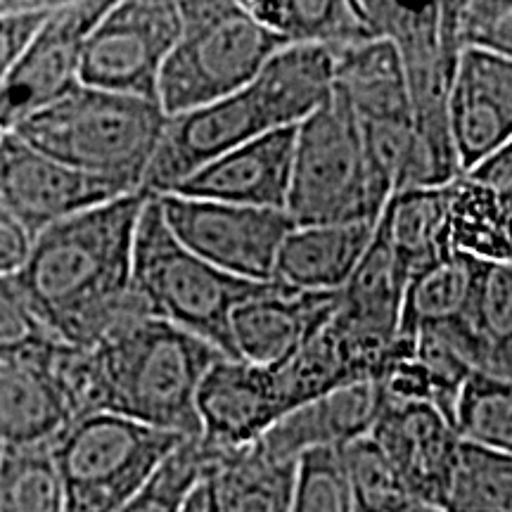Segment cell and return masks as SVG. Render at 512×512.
I'll use <instances>...</instances> for the list:
<instances>
[{
    "label": "cell",
    "instance_id": "21",
    "mask_svg": "<svg viewBox=\"0 0 512 512\" xmlns=\"http://www.w3.org/2000/svg\"><path fill=\"white\" fill-rule=\"evenodd\" d=\"M278 128H299L335 95L337 57L325 46H285L252 81Z\"/></svg>",
    "mask_w": 512,
    "mask_h": 512
},
{
    "label": "cell",
    "instance_id": "12",
    "mask_svg": "<svg viewBox=\"0 0 512 512\" xmlns=\"http://www.w3.org/2000/svg\"><path fill=\"white\" fill-rule=\"evenodd\" d=\"M124 185L86 174L31 147L15 131L0 143V207L31 238L57 221L131 195Z\"/></svg>",
    "mask_w": 512,
    "mask_h": 512
},
{
    "label": "cell",
    "instance_id": "39",
    "mask_svg": "<svg viewBox=\"0 0 512 512\" xmlns=\"http://www.w3.org/2000/svg\"><path fill=\"white\" fill-rule=\"evenodd\" d=\"M31 247V235L0 207V275H15Z\"/></svg>",
    "mask_w": 512,
    "mask_h": 512
},
{
    "label": "cell",
    "instance_id": "13",
    "mask_svg": "<svg viewBox=\"0 0 512 512\" xmlns=\"http://www.w3.org/2000/svg\"><path fill=\"white\" fill-rule=\"evenodd\" d=\"M202 441L216 453L259 444L287 415L275 370L242 358H221L197 394Z\"/></svg>",
    "mask_w": 512,
    "mask_h": 512
},
{
    "label": "cell",
    "instance_id": "27",
    "mask_svg": "<svg viewBox=\"0 0 512 512\" xmlns=\"http://www.w3.org/2000/svg\"><path fill=\"white\" fill-rule=\"evenodd\" d=\"M451 252L479 264H512V219L470 176L453 183Z\"/></svg>",
    "mask_w": 512,
    "mask_h": 512
},
{
    "label": "cell",
    "instance_id": "19",
    "mask_svg": "<svg viewBox=\"0 0 512 512\" xmlns=\"http://www.w3.org/2000/svg\"><path fill=\"white\" fill-rule=\"evenodd\" d=\"M377 221L294 226L280 247L273 283L299 292H342L373 245Z\"/></svg>",
    "mask_w": 512,
    "mask_h": 512
},
{
    "label": "cell",
    "instance_id": "14",
    "mask_svg": "<svg viewBox=\"0 0 512 512\" xmlns=\"http://www.w3.org/2000/svg\"><path fill=\"white\" fill-rule=\"evenodd\" d=\"M370 437L392 460L415 501L444 508L460 439L437 406L384 401Z\"/></svg>",
    "mask_w": 512,
    "mask_h": 512
},
{
    "label": "cell",
    "instance_id": "38",
    "mask_svg": "<svg viewBox=\"0 0 512 512\" xmlns=\"http://www.w3.org/2000/svg\"><path fill=\"white\" fill-rule=\"evenodd\" d=\"M465 176L484 185L512 219V140L494 155L486 157L484 162H479L475 169L467 171Z\"/></svg>",
    "mask_w": 512,
    "mask_h": 512
},
{
    "label": "cell",
    "instance_id": "25",
    "mask_svg": "<svg viewBox=\"0 0 512 512\" xmlns=\"http://www.w3.org/2000/svg\"><path fill=\"white\" fill-rule=\"evenodd\" d=\"M297 463L278 460L259 444L219 453L214 465L221 512H290Z\"/></svg>",
    "mask_w": 512,
    "mask_h": 512
},
{
    "label": "cell",
    "instance_id": "4",
    "mask_svg": "<svg viewBox=\"0 0 512 512\" xmlns=\"http://www.w3.org/2000/svg\"><path fill=\"white\" fill-rule=\"evenodd\" d=\"M181 34L159 81V105L174 117L245 91L287 43L240 0H185Z\"/></svg>",
    "mask_w": 512,
    "mask_h": 512
},
{
    "label": "cell",
    "instance_id": "7",
    "mask_svg": "<svg viewBox=\"0 0 512 512\" xmlns=\"http://www.w3.org/2000/svg\"><path fill=\"white\" fill-rule=\"evenodd\" d=\"M185 437L112 413L83 415L50 441L67 512H117Z\"/></svg>",
    "mask_w": 512,
    "mask_h": 512
},
{
    "label": "cell",
    "instance_id": "5",
    "mask_svg": "<svg viewBox=\"0 0 512 512\" xmlns=\"http://www.w3.org/2000/svg\"><path fill=\"white\" fill-rule=\"evenodd\" d=\"M131 280L152 316L204 339L226 358H238L233 311L268 285L235 278L192 254L166 226L157 197L140 216Z\"/></svg>",
    "mask_w": 512,
    "mask_h": 512
},
{
    "label": "cell",
    "instance_id": "40",
    "mask_svg": "<svg viewBox=\"0 0 512 512\" xmlns=\"http://www.w3.org/2000/svg\"><path fill=\"white\" fill-rule=\"evenodd\" d=\"M181 512H221V498L219 486H216L214 467L195 484V489L185 498Z\"/></svg>",
    "mask_w": 512,
    "mask_h": 512
},
{
    "label": "cell",
    "instance_id": "20",
    "mask_svg": "<svg viewBox=\"0 0 512 512\" xmlns=\"http://www.w3.org/2000/svg\"><path fill=\"white\" fill-rule=\"evenodd\" d=\"M55 347L34 356L0 358V456L8 448L50 444L72 422L50 370Z\"/></svg>",
    "mask_w": 512,
    "mask_h": 512
},
{
    "label": "cell",
    "instance_id": "36",
    "mask_svg": "<svg viewBox=\"0 0 512 512\" xmlns=\"http://www.w3.org/2000/svg\"><path fill=\"white\" fill-rule=\"evenodd\" d=\"M456 24L463 48L489 50L512 60V0L456 3Z\"/></svg>",
    "mask_w": 512,
    "mask_h": 512
},
{
    "label": "cell",
    "instance_id": "1",
    "mask_svg": "<svg viewBox=\"0 0 512 512\" xmlns=\"http://www.w3.org/2000/svg\"><path fill=\"white\" fill-rule=\"evenodd\" d=\"M145 190L86 209L31 238L15 280L62 344L95 349L145 318H155L133 287V249Z\"/></svg>",
    "mask_w": 512,
    "mask_h": 512
},
{
    "label": "cell",
    "instance_id": "9",
    "mask_svg": "<svg viewBox=\"0 0 512 512\" xmlns=\"http://www.w3.org/2000/svg\"><path fill=\"white\" fill-rule=\"evenodd\" d=\"M166 226L192 254L249 283H273L275 261L290 230L287 211L242 207L185 195H159Z\"/></svg>",
    "mask_w": 512,
    "mask_h": 512
},
{
    "label": "cell",
    "instance_id": "30",
    "mask_svg": "<svg viewBox=\"0 0 512 512\" xmlns=\"http://www.w3.org/2000/svg\"><path fill=\"white\" fill-rule=\"evenodd\" d=\"M0 512H67L53 446H17L0 456Z\"/></svg>",
    "mask_w": 512,
    "mask_h": 512
},
{
    "label": "cell",
    "instance_id": "42",
    "mask_svg": "<svg viewBox=\"0 0 512 512\" xmlns=\"http://www.w3.org/2000/svg\"><path fill=\"white\" fill-rule=\"evenodd\" d=\"M399 512H446L444 508H439V505H430V503H422V501H413L406 505V508H401Z\"/></svg>",
    "mask_w": 512,
    "mask_h": 512
},
{
    "label": "cell",
    "instance_id": "32",
    "mask_svg": "<svg viewBox=\"0 0 512 512\" xmlns=\"http://www.w3.org/2000/svg\"><path fill=\"white\" fill-rule=\"evenodd\" d=\"M356 512H399L413 501L399 470L373 437L342 448Z\"/></svg>",
    "mask_w": 512,
    "mask_h": 512
},
{
    "label": "cell",
    "instance_id": "18",
    "mask_svg": "<svg viewBox=\"0 0 512 512\" xmlns=\"http://www.w3.org/2000/svg\"><path fill=\"white\" fill-rule=\"evenodd\" d=\"M382 406V389L375 382L351 384L285 415L259 446L268 456L299 463L318 448H344L370 437Z\"/></svg>",
    "mask_w": 512,
    "mask_h": 512
},
{
    "label": "cell",
    "instance_id": "41",
    "mask_svg": "<svg viewBox=\"0 0 512 512\" xmlns=\"http://www.w3.org/2000/svg\"><path fill=\"white\" fill-rule=\"evenodd\" d=\"M48 5V0H0V17L19 15V12H31Z\"/></svg>",
    "mask_w": 512,
    "mask_h": 512
},
{
    "label": "cell",
    "instance_id": "17",
    "mask_svg": "<svg viewBox=\"0 0 512 512\" xmlns=\"http://www.w3.org/2000/svg\"><path fill=\"white\" fill-rule=\"evenodd\" d=\"M294 147H297V128L268 131L204 166L174 190V195L287 211Z\"/></svg>",
    "mask_w": 512,
    "mask_h": 512
},
{
    "label": "cell",
    "instance_id": "33",
    "mask_svg": "<svg viewBox=\"0 0 512 512\" xmlns=\"http://www.w3.org/2000/svg\"><path fill=\"white\" fill-rule=\"evenodd\" d=\"M219 453L202 439H188L164 460L143 489L117 512H181L195 484L214 467Z\"/></svg>",
    "mask_w": 512,
    "mask_h": 512
},
{
    "label": "cell",
    "instance_id": "2",
    "mask_svg": "<svg viewBox=\"0 0 512 512\" xmlns=\"http://www.w3.org/2000/svg\"><path fill=\"white\" fill-rule=\"evenodd\" d=\"M226 358L204 339L162 318H145L95 349L57 344L50 356L72 420L112 413L140 425L202 439L197 394Z\"/></svg>",
    "mask_w": 512,
    "mask_h": 512
},
{
    "label": "cell",
    "instance_id": "23",
    "mask_svg": "<svg viewBox=\"0 0 512 512\" xmlns=\"http://www.w3.org/2000/svg\"><path fill=\"white\" fill-rule=\"evenodd\" d=\"M451 195L453 183L446 188L396 192L377 221L411 278L453 254Z\"/></svg>",
    "mask_w": 512,
    "mask_h": 512
},
{
    "label": "cell",
    "instance_id": "3",
    "mask_svg": "<svg viewBox=\"0 0 512 512\" xmlns=\"http://www.w3.org/2000/svg\"><path fill=\"white\" fill-rule=\"evenodd\" d=\"M169 114L159 102L81 86L22 121L31 147L86 174L143 190Z\"/></svg>",
    "mask_w": 512,
    "mask_h": 512
},
{
    "label": "cell",
    "instance_id": "11",
    "mask_svg": "<svg viewBox=\"0 0 512 512\" xmlns=\"http://www.w3.org/2000/svg\"><path fill=\"white\" fill-rule=\"evenodd\" d=\"M268 131L278 126L254 83L230 98L174 114L166 121L143 190L152 197L169 195L204 166Z\"/></svg>",
    "mask_w": 512,
    "mask_h": 512
},
{
    "label": "cell",
    "instance_id": "10",
    "mask_svg": "<svg viewBox=\"0 0 512 512\" xmlns=\"http://www.w3.org/2000/svg\"><path fill=\"white\" fill-rule=\"evenodd\" d=\"M110 8L107 0L55 5L0 91V126L15 131L22 121L81 86L83 48Z\"/></svg>",
    "mask_w": 512,
    "mask_h": 512
},
{
    "label": "cell",
    "instance_id": "29",
    "mask_svg": "<svg viewBox=\"0 0 512 512\" xmlns=\"http://www.w3.org/2000/svg\"><path fill=\"white\" fill-rule=\"evenodd\" d=\"M453 430L463 444L512 456V380L472 375L453 408Z\"/></svg>",
    "mask_w": 512,
    "mask_h": 512
},
{
    "label": "cell",
    "instance_id": "6",
    "mask_svg": "<svg viewBox=\"0 0 512 512\" xmlns=\"http://www.w3.org/2000/svg\"><path fill=\"white\" fill-rule=\"evenodd\" d=\"M389 200L368 162L361 121L335 91L297 128L287 214L297 226L380 221Z\"/></svg>",
    "mask_w": 512,
    "mask_h": 512
},
{
    "label": "cell",
    "instance_id": "8",
    "mask_svg": "<svg viewBox=\"0 0 512 512\" xmlns=\"http://www.w3.org/2000/svg\"><path fill=\"white\" fill-rule=\"evenodd\" d=\"M181 34L174 0H121L100 17L83 48V86L159 102L164 64Z\"/></svg>",
    "mask_w": 512,
    "mask_h": 512
},
{
    "label": "cell",
    "instance_id": "35",
    "mask_svg": "<svg viewBox=\"0 0 512 512\" xmlns=\"http://www.w3.org/2000/svg\"><path fill=\"white\" fill-rule=\"evenodd\" d=\"M57 342L31 311L15 275H0V358L43 354Z\"/></svg>",
    "mask_w": 512,
    "mask_h": 512
},
{
    "label": "cell",
    "instance_id": "26",
    "mask_svg": "<svg viewBox=\"0 0 512 512\" xmlns=\"http://www.w3.org/2000/svg\"><path fill=\"white\" fill-rule=\"evenodd\" d=\"M484 264L451 254L444 261L415 273L408 283L401 313V335L415 337L432 325L463 320L475 299Z\"/></svg>",
    "mask_w": 512,
    "mask_h": 512
},
{
    "label": "cell",
    "instance_id": "31",
    "mask_svg": "<svg viewBox=\"0 0 512 512\" xmlns=\"http://www.w3.org/2000/svg\"><path fill=\"white\" fill-rule=\"evenodd\" d=\"M446 512H512V456L463 444Z\"/></svg>",
    "mask_w": 512,
    "mask_h": 512
},
{
    "label": "cell",
    "instance_id": "24",
    "mask_svg": "<svg viewBox=\"0 0 512 512\" xmlns=\"http://www.w3.org/2000/svg\"><path fill=\"white\" fill-rule=\"evenodd\" d=\"M245 8L287 46H325L332 53L375 41L354 0H242Z\"/></svg>",
    "mask_w": 512,
    "mask_h": 512
},
{
    "label": "cell",
    "instance_id": "34",
    "mask_svg": "<svg viewBox=\"0 0 512 512\" xmlns=\"http://www.w3.org/2000/svg\"><path fill=\"white\" fill-rule=\"evenodd\" d=\"M290 512H356L342 448H318L299 458Z\"/></svg>",
    "mask_w": 512,
    "mask_h": 512
},
{
    "label": "cell",
    "instance_id": "22",
    "mask_svg": "<svg viewBox=\"0 0 512 512\" xmlns=\"http://www.w3.org/2000/svg\"><path fill=\"white\" fill-rule=\"evenodd\" d=\"M335 57V91L349 102L361 124L413 119L406 72L392 43L375 38L337 50Z\"/></svg>",
    "mask_w": 512,
    "mask_h": 512
},
{
    "label": "cell",
    "instance_id": "28",
    "mask_svg": "<svg viewBox=\"0 0 512 512\" xmlns=\"http://www.w3.org/2000/svg\"><path fill=\"white\" fill-rule=\"evenodd\" d=\"M463 320L482 344V375L512 380V264H484Z\"/></svg>",
    "mask_w": 512,
    "mask_h": 512
},
{
    "label": "cell",
    "instance_id": "43",
    "mask_svg": "<svg viewBox=\"0 0 512 512\" xmlns=\"http://www.w3.org/2000/svg\"><path fill=\"white\" fill-rule=\"evenodd\" d=\"M8 128H3V126H0V143H3V140H5V136H8Z\"/></svg>",
    "mask_w": 512,
    "mask_h": 512
},
{
    "label": "cell",
    "instance_id": "37",
    "mask_svg": "<svg viewBox=\"0 0 512 512\" xmlns=\"http://www.w3.org/2000/svg\"><path fill=\"white\" fill-rule=\"evenodd\" d=\"M55 5L57 3H48L38 10L0 17V91L15 69L19 55L24 53V48L29 46V41L41 29Z\"/></svg>",
    "mask_w": 512,
    "mask_h": 512
},
{
    "label": "cell",
    "instance_id": "15",
    "mask_svg": "<svg viewBox=\"0 0 512 512\" xmlns=\"http://www.w3.org/2000/svg\"><path fill=\"white\" fill-rule=\"evenodd\" d=\"M342 292H299L268 283L233 311L238 358L254 366L278 368L330 325Z\"/></svg>",
    "mask_w": 512,
    "mask_h": 512
},
{
    "label": "cell",
    "instance_id": "16",
    "mask_svg": "<svg viewBox=\"0 0 512 512\" xmlns=\"http://www.w3.org/2000/svg\"><path fill=\"white\" fill-rule=\"evenodd\" d=\"M451 133L467 174L512 140V60L465 48L453 76Z\"/></svg>",
    "mask_w": 512,
    "mask_h": 512
}]
</instances>
